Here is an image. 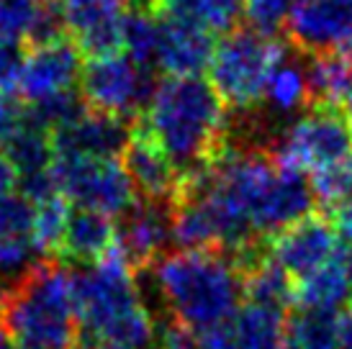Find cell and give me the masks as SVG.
I'll list each match as a JSON object with an SVG mask.
<instances>
[{"label":"cell","mask_w":352,"mask_h":349,"mask_svg":"<svg viewBox=\"0 0 352 349\" xmlns=\"http://www.w3.org/2000/svg\"><path fill=\"white\" fill-rule=\"evenodd\" d=\"M78 349H157L152 311L142 298L134 267L118 252L72 275Z\"/></svg>","instance_id":"1"},{"label":"cell","mask_w":352,"mask_h":349,"mask_svg":"<svg viewBox=\"0 0 352 349\" xmlns=\"http://www.w3.org/2000/svg\"><path fill=\"white\" fill-rule=\"evenodd\" d=\"M137 121L183 174L208 165L232 144L224 100L201 78L160 82Z\"/></svg>","instance_id":"2"},{"label":"cell","mask_w":352,"mask_h":349,"mask_svg":"<svg viewBox=\"0 0 352 349\" xmlns=\"http://www.w3.org/2000/svg\"><path fill=\"white\" fill-rule=\"evenodd\" d=\"M149 270L173 321L198 334L226 324L245 298L234 260L221 252L180 249L162 254Z\"/></svg>","instance_id":"3"},{"label":"cell","mask_w":352,"mask_h":349,"mask_svg":"<svg viewBox=\"0 0 352 349\" xmlns=\"http://www.w3.org/2000/svg\"><path fill=\"white\" fill-rule=\"evenodd\" d=\"M3 316L16 349H78L72 272L59 262H44L21 285Z\"/></svg>","instance_id":"4"},{"label":"cell","mask_w":352,"mask_h":349,"mask_svg":"<svg viewBox=\"0 0 352 349\" xmlns=\"http://www.w3.org/2000/svg\"><path fill=\"white\" fill-rule=\"evenodd\" d=\"M288 49L267 34L254 29H234L216 44L208 75L211 85L224 100V106L252 113L263 106L265 87L275 65Z\"/></svg>","instance_id":"5"},{"label":"cell","mask_w":352,"mask_h":349,"mask_svg":"<svg viewBox=\"0 0 352 349\" xmlns=\"http://www.w3.org/2000/svg\"><path fill=\"white\" fill-rule=\"evenodd\" d=\"M270 155L306 177L352 162V131L342 108L311 103L275 136Z\"/></svg>","instance_id":"6"},{"label":"cell","mask_w":352,"mask_h":349,"mask_svg":"<svg viewBox=\"0 0 352 349\" xmlns=\"http://www.w3.org/2000/svg\"><path fill=\"white\" fill-rule=\"evenodd\" d=\"M155 87V69L129 57L126 52H113L82 62L80 93L90 111L124 121L142 116Z\"/></svg>","instance_id":"7"},{"label":"cell","mask_w":352,"mask_h":349,"mask_svg":"<svg viewBox=\"0 0 352 349\" xmlns=\"http://www.w3.org/2000/svg\"><path fill=\"white\" fill-rule=\"evenodd\" d=\"M54 185L62 198L78 208H88L103 216H124L137 203V190L126 167L116 159H88V157H54L52 165Z\"/></svg>","instance_id":"8"},{"label":"cell","mask_w":352,"mask_h":349,"mask_svg":"<svg viewBox=\"0 0 352 349\" xmlns=\"http://www.w3.org/2000/svg\"><path fill=\"white\" fill-rule=\"evenodd\" d=\"M340 242L342 236L329 216L309 214L267 236V254L291 280H303L342 254Z\"/></svg>","instance_id":"9"},{"label":"cell","mask_w":352,"mask_h":349,"mask_svg":"<svg viewBox=\"0 0 352 349\" xmlns=\"http://www.w3.org/2000/svg\"><path fill=\"white\" fill-rule=\"evenodd\" d=\"M82 52L65 34L57 39L41 41L29 49L23 57L19 78V93L26 106L47 98L75 93L82 75Z\"/></svg>","instance_id":"10"},{"label":"cell","mask_w":352,"mask_h":349,"mask_svg":"<svg viewBox=\"0 0 352 349\" xmlns=\"http://www.w3.org/2000/svg\"><path fill=\"white\" fill-rule=\"evenodd\" d=\"M285 29L298 54L340 52L352 36V0H296Z\"/></svg>","instance_id":"11"},{"label":"cell","mask_w":352,"mask_h":349,"mask_svg":"<svg viewBox=\"0 0 352 349\" xmlns=\"http://www.w3.org/2000/svg\"><path fill=\"white\" fill-rule=\"evenodd\" d=\"M54 157H88V159H116L124 155L131 128L124 118L108 116L85 108L80 116L52 131Z\"/></svg>","instance_id":"12"},{"label":"cell","mask_w":352,"mask_h":349,"mask_svg":"<svg viewBox=\"0 0 352 349\" xmlns=\"http://www.w3.org/2000/svg\"><path fill=\"white\" fill-rule=\"evenodd\" d=\"M121 157H124L121 165L126 167L137 195L155 203H175L183 185V172L139 124L131 126L129 144Z\"/></svg>","instance_id":"13"},{"label":"cell","mask_w":352,"mask_h":349,"mask_svg":"<svg viewBox=\"0 0 352 349\" xmlns=\"http://www.w3.org/2000/svg\"><path fill=\"white\" fill-rule=\"evenodd\" d=\"M285 319L283 308L247 301L226 324L201 331L198 341L201 349H280Z\"/></svg>","instance_id":"14"},{"label":"cell","mask_w":352,"mask_h":349,"mask_svg":"<svg viewBox=\"0 0 352 349\" xmlns=\"http://www.w3.org/2000/svg\"><path fill=\"white\" fill-rule=\"evenodd\" d=\"M170 239V203H134L116 226V252L134 270L152 267L162 257Z\"/></svg>","instance_id":"15"},{"label":"cell","mask_w":352,"mask_h":349,"mask_svg":"<svg viewBox=\"0 0 352 349\" xmlns=\"http://www.w3.org/2000/svg\"><path fill=\"white\" fill-rule=\"evenodd\" d=\"M214 49L216 44L208 31L183 21L160 19L155 67L167 78H198L211 65Z\"/></svg>","instance_id":"16"},{"label":"cell","mask_w":352,"mask_h":349,"mask_svg":"<svg viewBox=\"0 0 352 349\" xmlns=\"http://www.w3.org/2000/svg\"><path fill=\"white\" fill-rule=\"evenodd\" d=\"M116 252V223L111 216L88 208L69 211L67 226L59 242L57 257L62 264H96Z\"/></svg>","instance_id":"17"},{"label":"cell","mask_w":352,"mask_h":349,"mask_svg":"<svg viewBox=\"0 0 352 349\" xmlns=\"http://www.w3.org/2000/svg\"><path fill=\"white\" fill-rule=\"evenodd\" d=\"M245 0H152V10L160 19L183 21L208 34L234 31L242 16Z\"/></svg>","instance_id":"18"},{"label":"cell","mask_w":352,"mask_h":349,"mask_svg":"<svg viewBox=\"0 0 352 349\" xmlns=\"http://www.w3.org/2000/svg\"><path fill=\"white\" fill-rule=\"evenodd\" d=\"M352 301V285L347 270L342 264V254L324 264L322 270L306 275L303 280L294 282V303L296 308H319V311H340L344 303Z\"/></svg>","instance_id":"19"},{"label":"cell","mask_w":352,"mask_h":349,"mask_svg":"<svg viewBox=\"0 0 352 349\" xmlns=\"http://www.w3.org/2000/svg\"><path fill=\"white\" fill-rule=\"evenodd\" d=\"M263 106L278 116H291L296 111H306L311 106V82H309V67L306 62L285 57L275 65L273 75L265 87Z\"/></svg>","instance_id":"20"},{"label":"cell","mask_w":352,"mask_h":349,"mask_svg":"<svg viewBox=\"0 0 352 349\" xmlns=\"http://www.w3.org/2000/svg\"><path fill=\"white\" fill-rule=\"evenodd\" d=\"M340 311L296 308L285 319L280 349H340Z\"/></svg>","instance_id":"21"},{"label":"cell","mask_w":352,"mask_h":349,"mask_svg":"<svg viewBox=\"0 0 352 349\" xmlns=\"http://www.w3.org/2000/svg\"><path fill=\"white\" fill-rule=\"evenodd\" d=\"M306 67L311 82V103L342 108L352 93V59L342 52H327L314 54Z\"/></svg>","instance_id":"22"},{"label":"cell","mask_w":352,"mask_h":349,"mask_svg":"<svg viewBox=\"0 0 352 349\" xmlns=\"http://www.w3.org/2000/svg\"><path fill=\"white\" fill-rule=\"evenodd\" d=\"M157 36H160V21H155L144 8H131L124 13V34H121V52L129 57L155 69Z\"/></svg>","instance_id":"23"},{"label":"cell","mask_w":352,"mask_h":349,"mask_svg":"<svg viewBox=\"0 0 352 349\" xmlns=\"http://www.w3.org/2000/svg\"><path fill=\"white\" fill-rule=\"evenodd\" d=\"M34 205H36V214H34V232H31V236H34V242L39 244V249L44 254H57L65 226H67L69 211H72L69 201L62 198L59 193H54Z\"/></svg>","instance_id":"24"},{"label":"cell","mask_w":352,"mask_h":349,"mask_svg":"<svg viewBox=\"0 0 352 349\" xmlns=\"http://www.w3.org/2000/svg\"><path fill=\"white\" fill-rule=\"evenodd\" d=\"M34 214H36V205L23 193H16V190L0 193V242L31 236Z\"/></svg>","instance_id":"25"},{"label":"cell","mask_w":352,"mask_h":349,"mask_svg":"<svg viewBox=\"0 0 352 349\" xmlns=\"http://www.w3.org/2000/svg\"><path fill=\"white\" fill-rule=\"evenodd\" d=\"M294 3L296 0H245L242 16L247 19L250 29L275 36L288 23Z\"/></svg>","instance_id":"26"},{"label":"cell","mask_w":352,"mask_h":349,"mask_svg":"<svg viewBox=\"0 0 352 349\" xmlns=\"http://www.w3.org/2000/svg\"><path fill=\"white\" fill-rule=\"evenodd\" d=\"M23 44L0 36V95H10L19 90L21 67H23Z\"/></svg>","instance_id":"27"},{"label":"cell","mask_w":352,"mask_h":349,"mask_svg":"<svg viewBox=\"0 0 352 349\" xmlns=\"http://www.w3.org/2000/svg\"><path fill=\"white\" fill-rule=\"evenodd\" d=\"M26 124V108L10 95H0V146Z\"/></svg>","instance_id":"28"},{"label":"cell","mask_w":352,"mask_h":349,"mask_svg":"<svg viewBox=\"0 0 352 349\" xmlns=\"http://www.w3.org/2000/svg\"><path fill=\"white\" fill-rule=\"evenodd\" d=\"M13 185H19V174H16V170H13V165H10L6 149L0 146V193L13 190Z\"/></svg>","instance_id":"29"},{"label":"cell","mask_w":352,"mask_h":349,"mask_svg":"<svg viewBox=\"0 0 352 349\" xmlns=\"http://www.w3.org/2000/svg\"><path fill=\"white\" fill-rule=\"evenodd\" d=\"M340 349H352V306L340 319Z\"/></svg>","instance_id":"30"},{"label":"cell","mask_w":352,"mask_h":349,"mask_svg":"<svg viewBox=\"0 0 352 349\" xmlns=\"http://www.w3.org/2000/svg\"><path fill=\"white\" fill-rule=\"evenodd\" d=\"M0 349H16V339H13L8 324L3 319H0Z\"/></svg>","instance_id":"31"},{"label":"cell","mask_w":352,"mask_h":349,"mask_svg":"<svg viewBox=\"0 0 352 349\" xmlns=\"http://www.w3.org/2000/svg\"><path fill=\"white\" fill-rule=\"evenodd\" d=\"M342 264L344 270H347V278H350V285H352V242H347V247H342ZM352 306V301H350Z\"/></svg>","instance_id":"32"},{"label":"cell","mask_w":352,"mask_h":349,"mask_svg":"<svg viewBox=\"0 0 352 349\" xmlns=\"http://www.w3.org/2000/svg\"><path fill=\"white\" fill-rule=\"evenodd\" d=\"M342 113H344V118H347V124H350V131H352V93H350V98L342 103Z\"/></svg>","instance_id":"33"},{"label":"cell","mask_w":352,"mask_h":349,"mask_svg":"<svg viewBox=\"0 0 352 349\" xmlns=\"http://www.w3.org/2000/svg\"><path fill=\"white\" fill-rule=\"evenodd\" d=\"M121 3H126V5H131V8H144V5L152 8V0H121Z\"/></svg>","instance_id":"34"},{"label":"cell","mask_w":352,"mask_h":349,"mask_svg":"<svg viewBox=\"0 0 352 349\" xmlns=\"http://www.w3.org/2000/svg\"><path fill=\"white\" fill-rule=\"evenodd\" d=\"M340 52H342V54H347V57L352 59V36H350V39H347V44H344V47L340 49Z\"/></svg>","instance_id":"35"}]
</instances>
